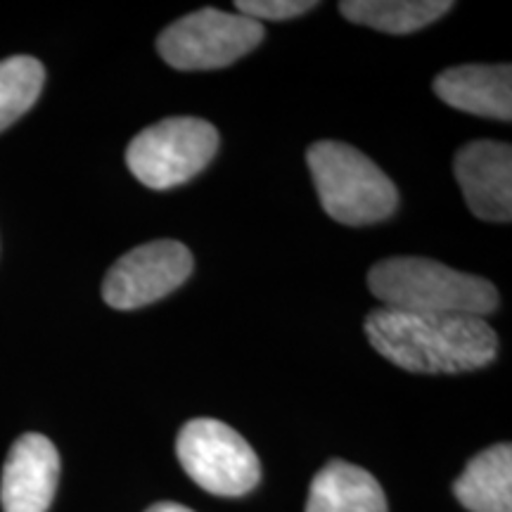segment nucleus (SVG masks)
<instances>
[{"instance_id": "5", "label": "nucleus", "mask_w": 512, "mask_h": 512, "mask_svg": "<svg viewBox=\"0 0 512 512\" xmlns=\"http://www.w3.org/2000/svg\"><path fill=\"white\" fill-rule=\"evenodd\" d=\"M264 27L240 12L204 8L178 19L157 38V53L181 72H204L238 62L259 46Z\"/></svg>"}, {"instance_id": "3", "label": "nucleus", "mask_w": 512, "mask_h": 512, "mask_svg": "<svg viewBox=\"0 0 512 512\" xmlns=\"http://www.w3.org/2000/svg\"><path fill=\"white\" fill-rule=\"evenodd\" d=\"M325 214L344 226H368L389 219L399 192L389 176L356 147L320 140L306 152Z\"/></svg>"}, {"instance_id": "13", "label": "nucleus", "mask_w": 512, "mask_h": 512, "mask_svg": "<svg viewBox=\"0 0 512 512\" xmlns=\"http://www.w3.org/2000/svg\"><path fill=\"white\" fill-rule=\"evenodd\" d=\"M453 8L448 0H344L342 15L382 34H413Z\"/></svg>"}, {"instance_id": "16", "label": "nucleus", "mask_w": 512, "mask_h": 512, "mask_svg": "<svg viewBox=\"0 0 512 512\" xmlns=\"http://www.w3.org/2000/svg\"><path fill=\"white\" fill-rule=\"evenodd\" d=\"M145 512H192L190 508H185L181 503H155L152 508H147Z\"/></svg>"}, {"instance_id": "11", "label": "nucleus", "mask_w": 512, "mask_h": 512, "mask_svg": "<svg viewBox=\"0 0 512 512\" xmlns=\"http://www.w3.org/2000/svg\"><path fill=\"white\" fill-rule=\"evenodd\" d=\"M306 512H387V498L368 470L332 460L313 477Z\"/></svg>"}, {"instance_id": "14", "label": "nucleus", "mask_w": 512, "mask_h": 512, "mask_svg": "<svg viewBox=\"0 0 512 512\" xmlns=\"http://www.w3.org/2000/svg\"><path fill=\"white\" fill-rule=\"evenodd\" d=\"M46 69L36 57L15 55L0 62V131L27 114L43 91Z\"/></svg>"}, {"instance_id": "8", "label": "nucleus", "mask_w": 512, "mask_h": 512, "mask_svg": "<svg viewBox=\"0 0 512 512\" xmlns=\"http://www.w3.org/2000/svg\"><path fill=\"white\" fill-rule=\"evenodd\" d=\"M456 181L467 207L482 221L508 223L512 216V147L475 140L456 155Z\"/></svg>"}, {"instance_id": "9", "label": "nucleus", "mask_w": 512, "mask_h": 512, "mask_svg": "<svg viewBox=\"0 0 512 512\" xmlns=\"http://www.w3.org/2000/svg\"><path fill=\"white\" fill-rule=\"evenodd\" d=\"M60 482V453L43 434L29 432L12 444L0 479L3 512H48Z\"/></svg>"}, {"instance_id": "12", "label": "nucleus", "mask_w": 512, "mask_h": 512, "mask_svg": "<svg viewBox=\"0 0 512 512\" xmlns=\"http://www.w3.org/2000/svg\"><path fill=\"white\" fill-rule=\"evenodd\" d=\"M453 494L470 512H512L510 444H496L477 453L453 484Z\"/></svg>"}, {"instance_id": "2", "label": "nucleus", "mask_w": 512, "mask_h": 512, "mask_svg": "<svg viewBox=\"0 0 512 512\" xmlns=\"http://www.w3.org/2000/svg\"><path fill=\"white\" fill-rule=\"evenodd\" d=\"M368 287L387 309L479 316L498 309V290L479 275L422 256H392L368 271Z\"/></svg>"}, {"instance_id": "4", "label": "nucleus", "mask_w": 512, "mask_h": 512, "mask_svg": "<svg viewBox=\"0 0 512 512\" xmlns=\"http://www.w3.org/2000/svg\"><path fill=\"white\" fill-rule=\"evenodd\" d=\"M216 150L219 131L209 121L174 117L140 131L128 145L126 164L147 188L169 190L200 174Z\"/></svg>"}, {"instance_id": "15", "label": "nucleus", "mask_w": 512, "mask_h": 512, "mask_svg": "<svg viewBox=\"0 0 512 512\" xmlns=\"http://www.w3.org/2000/svg\"><path fill=\"white\" fill-rule=\"evenodd\" d=\"M316 5L318 3H311V0H238L235 10L261 24V19L283 22V19L299 17Z\"/></svg>"}, {"instance_id": "6", "label": "nucleus", "mask_w": 512, "mask_h": 512, "mask_svg": "<svg viewBox=\"0 0 512 512\" xmlns=\"http://www.w3.org/2000/svg\"><path fill=\"white\" fill-rule=\"evenodd\" d=\"M176 456L192 482L214 496H245L261 479L254 448L221 420L197 418L183 425Z\"/></svg>"}, {"instance_id": "1", "label": "nucleus", "mask_w": 512, "mask_h": 512, "mask_svg": "<svg viewBox=\"0 0 512 512\" xmlns=\"http://www.w3.org/2000/svg\"><path fill=\"white\" fill-rule=\"evenodd\" d=\"M366 337L380 356L408 373L456 375L494 363L498 337L479 316L375 309Z\"/></svg>"}, {"instance_id": "10", "label": "nucleus", "mask_w": 512, "mask_h": 512, "mask_svg": "<svg viewBox=\"0 0 512 512\" xmlns=\"http://www.w3.org/2000/svg\"><path fill=\"white\" fill-rule=\"evenodd\" d=\"M434 93L453 110L475 117L512 119V69L510 64H463L434 79Z\"/></svg>"}, {"instance_id": "7", "label": "nucleus", "mask_w": 512, "mask_h": 512, "mask_svg": "<svg viewBox=\"0 0 512 512\" xmlns=\"http://www.w3.org/2000/svg\"><path fill=\"white\" fill-rule=\"evenodd\" d=\"M192 273L190 249L176 240H155L121 256L105 275L102 299L117 311H133L178 290Z\"/></svg>"}]
</instances>
